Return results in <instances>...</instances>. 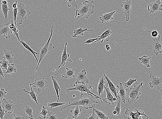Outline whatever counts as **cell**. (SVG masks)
I'll use <instances>...</instances> for the list:
<instances>
[{
	"instance_id": "6f0895ef",
	"label": "cell",
	"mask_w": 162,
	"mask_h": 119,
	"mask_svg": "<svg viewBox=\"0 0 162 119\" xmlns=\"http://www.w3.org/2000/svg\"><path fill=\"white\" fill-rule=\"evenodd\" d=\"M65 119H71V118L70 117H67L66 118H65Z\"/></svg>"
},
{
	"instance_id": "52a82bcc",
	"label": "cell",
	"mask_w": 162,
	"mask_h": 119,
	"mask_svg": "<svg viewBox=\"0 0 162 119\" xmlns=\"http://www.w3.org/2000/svg\"><path fill=\"white\" fill-rule=\"evenodd\" d=\"M150 74V81L149 82V87L154 88L158 91H162V77L159 78L151 74L149 71Z\"/></svg>"
},
{
	"instance_id": "681fc988",
	"label": "cell",
	"mask_w": 162,
	"mask_h": 119,
	"mask_svg": "<svg viewBox=\"0 0 162 119\" xmlns=\"http://www.w3.org/2000/svg\"><path fill=\"white\" fill-rule=\"evenodd\" d=\"M13 12L14 14V23L16 26H17L16 22V19L17 15L18 13V9L17 7L15 8H13Z\"/></svg>"
},
{
	"instance_id": "7402d4cb",
	"label": "cell",
	"mask_w": 162,
	"mask_h": 119,
	"mask_svg": "<svg viewBox=\"0 0 162 119\" xmlns=\"http://www.w3.org/2000/svg\"><path fill=\"white\" fill-rule=\"evenodd\" d=\"M75 71L74 68L69 69L66 67V71L61 76L64 78H71L72 77H75Z\"/></svg>"
},
{
	"instance_id": "9c48e42d",
	"label": "cell",
	"mask_w": 162,
	"mask_h": 119,
	"mask_svg": "<svg viewBox=\"0 0 162 119\" xmlns=\"http://www.w3.org/2000/svg\"><path fill=\"white\" fill-rule=\"evenodd\" d=\"M132 2L131 0H126L121 5L122 8V11L124 14L125 21H129L130 13L132 11Z\"/></svg>"
},
{
	"instance_id": "9a60e30c",
	"label": "cell",
	"mask_w": 162,
	"mask_h": 119,
	"mask_svg": "<svg viewBox=\"0 0 162 119\" xmlns=\"http://www.w3.org/2000/svg\"><path fill=\"white\" fill-rule=\"evenodd\" d=\"M68 43L65 42V48H64L63 51L62 53H61L62 55V60L60 65L58 66V69H60L62 66H65V65L66 62H69L70 63H72V60L70 59L69 55L66 52V46L68 45Z\"/></svg>"
},
{
	"instance_id": "5b68a950",
	"label": "cell",
	"mask_w": 162,
	"mask_h": 119,
	"mask_svg": "<svg viewBox=\"0 0 162 119\" xmlns=\"http://www.w3.org/2000/svg\"><path fill=\"white\" fill-rule=\"evenodd\" d=\"M29 9L28 5H25L22 1L18 4L16 18L19 20V24H22L23 21L26 19L27 16L31 14L32 12Z\"/></svg>"
},
{
	"instance_id": "f546056e",
	"label": "cell",
	"mask_w": 162,
	"mask_h": 119,
	"mask_svg": "<svg viewBox=\"0 0 162 119\" xmlns=\"http://www.w3.org/2000/svg\"><path fill=\"white\" fill-rule=\"evenodd\" d=\"M51 78L53 82V87L57 95V102H58L60 99L59 92L61 91V88L60 87L59 85H58V84L57 81L56 79H55V77L54 76H52L51 77Z\"/></svg>"
},
{
	"instance_id": "8d00e7d4",
	"label": "cell",
	"mask_w": 162,
	"mask_h": 119,
	"mask_svg": "<svg viewBox=\"0 0 162 119\" xmlns=\"http://www.w3.org/2000/svg\"><path fill=\"white\" fill-rule=\"evenodd\" d=\"M135 111L137 115L140 118V119H142L141 116L142 115L144 116V117H146L147 119L149 118V117H148L146 114H145L143 111V109L142 108L136 109Z\"/></svg>"
},
{
	"instance_id": "ac0fdd59",
	"label": "cell",
	"mask_w": 162,
	"mask_h": 119,
	"mask_svg": "<svg viewBox=\"0 0 162 119\" xmlns=\"http://www.w3.org/2000/svg\"><path fill=\"white\" fill-rule=\"evenodd\" d=\"M104 77L105 79L107 80V85H109V87L110 90L112 93H113L114 95L115 96V97L117 99L118 98V94H117V88L116 87L111 80L108 78V77L106 75V74L104 73Z\"/></svg>"
},
{
	"instance_id": "ba28073f",
	"label": "cell",
	"mask_w": 162,
	"mask_h": 119,
	"mask_svg": "<svg viewBox=\"0 0 162 119\" xmlns=\"http://www.w3.org/2000/svg\"><path fill=\"white\" fill-rule=\"evenodd\" d=\"M48 84L49 82L46 81L44 78L39 77L35 80L34 82L32 84V86L37 88L38 92L40 93L41 91H43L48 86Z\"/></svg>"
},
{
	"instance_id": "6da1fadb",
	"label": "cell",
	"mask_w": 162,
	"mask_h": 119,
	"mask_svg": "<svg viewBox=\"0 0 162 119\" xmlns=\"http://www.w3.org/2000/svg\"><path fill=\"white\" fill-rule=\"evenodd\" d=\"M94 96L91 94L81 92L80 98L73 102H69V104L65 107L61 108V111L69 106H83L86 109H92L93 106V103H98L99 102L95 101Z\"/></svg>"
},
{
	"instance_id": "8992f818",
	"label": "cell",
	"mask_w": 162,
	"mask_h": 119,
	"mask_svg": "<svg viewBox=\"0 0 162 119\" xmlns=\"http://www.w3.org/2000/svg\"><path fill=\"white\" fill-rule=\"evenodd\" d=\"M144 83V82H142L139 85H135L134 87L130 88L129 92L127 93L128 96V102L129 104L138 100L139 96L141 95L140 88L143 87Z\"/></svg>"
},
{
	"instance_id": "ab89813d",
	"label": "cell",
	"mask_w": 162,
	"mask_h": 119,
	"mask_svg": "<svg viewBox=\"0 0 162 119\" xmlns=\"http://www.w3.org/2000/svg\"><path fill=\"white\" fill-rule=\"evenodd\" d=\"M8 62L7 60L4 59H2V60L0 62V65H1V67L2 70H7V69Z\"/></svg>"
},
{
	"instance_id": "484cf974",
	"label": "cell",
	"mask_w": 162,
	"mask_h": 119,
	"mask_svg": "<svg viewBox=\"0 0 162 119\" xmlns=\"http://www.w3.org/2000/svg\"><path fill=\"white\" fill-rule=\"evenodd\" d=\"M93 31L94 30L93 29L88 30L87 28L83 29L82 27H81L80 28L74 30L73 31L74 34L72 35V37L73 38H76L78 35H84V32L85 31Z\"/></svg>"
},
{
	"instance_id": "60d3db41",
	"label": "cell",
	"mask_w": 162,
	"mask_h": 119,
	"mask_svg": "<svg viewBox=\"0 0 162 119\" xmlns=\"http://www.w3.org/2000/svg\"><path fill=\"white\" fill-rule=\"evenodd\" d=\"M42 108L41 109V111L40 113V114L43 116V119H46V115L47 113H48L49 110L48 109L46 108L44 106H42Z\"/></svg>"
},
{
	"instance_id": "f6af8a7d",
	"label": "cell",
	"mask_w": 162,
	"mask_h": 119,
	"mask_svg": "<svg viewBox=\"0 0 162 119\" xmlns=\"http://www.w3.org/2000/svg\"><path fill=\"white\" fill-rule=\"evenodd\" d=\"M2 102L0 101V118L3 119L4 115L6 114L4 110L1 106Z\"/></svg>"
},
{
	"instance_id": "c3c4849f",
	"label": "cell",
	"mask_w": 162,
	"mask_h": 119,
	"mask_svg": "<svg viewBox=\"0 0 162 119\" xmlns=\"http://www.w3.org/2000/svg\"><path fill=\"white\" fill-rule=\"evenodd\" d=\"M144 29L148 32L151 33L152 35V37L155 38L157 37L159 35L158 32L156 30H155L152 31H148V30H147L146 28H145V27H144Z\"/></svg>"
},
{
	"instance_id": "44dd1931",
	"label": "cell",
	"mask_w": 162,
	"mask_h": 119,
	"mask_svg": "<svg viewBox=\"0 0 162 119\" xmlns=\"http://www.w3.org/2000/svg\"><path fill=\"white\" fill-rule=\"evenodd\" d=\"M112 34V32L111 31L110 28H109L103 32L101 35L99 36L97 38H99V41H101V43H102L105 40H106L107 41H109L110 35Z\"/></svg>"
},
{
	"instance_id": "bcb514c9",
	"label": "cell",
	"mask_w": 162,
	"mask_h": 119,
	"mask_svg": "<svg viewBox=\"0 0 162 119\" xmlns=\"http://www.w3.org/2000/svg\"><path fill=\"white\" fill-rule=\"evenodd\" d=\"M99 38H91V39H88L86 40L84 42L86 44H90L93 42H97L98 41H99Z\"/></svg>"
},
{
	"instance_id": "e575fe53",
	"label": "cell",
	"mask_w": 162,
	"mask_h": 119,
	"mask_svg": "<svg viewBox=\"0 0 162 119\" xmlns=\"http://www.w3.org/2000/svg\"><path fill=\"white\" fill-rule=\"evenodd\" d=\"M17 69L15 68L14 64L12 63H9L8 64L7 69L5 74H12L14 73H16Z\"/></svg>"
},
{
	"instance_id": "8fae6325",
	"label": "cell",
	"mask_w": 162,
	"mask_h": 119,
	"mask_svg": "<svg viewBox=\"0 0 162 119\" xmlns=\"http://www.w3.org/2000/svg\"><path fill=\"white\" fill-rule=\"evenodd\" d=\"M10 21L8 23L0 25V36L2 35L3 37L8 39L10 38V34H12L9 27Z\"/></svg>"
},
{
	"instance_id": "680465c9",
	"label": "cell",
	"mask_w": 162,
	"mask_h": 119,
	"mask_svg": "<svg viewBox=\"0 0 162 119\" xmlns=\"http://www.w3.org/2000/svg\"><path fill=\"white\" fill-rule=\"evenodd\" d=\"M160 1L162 2V0H160Z\"/></svg>"
},
{
	"instance_id": "b9f144b4",
	"label": "cell",
	"mask_w": 162,
	"mask_h": 119,
	"mask_svg": "<svg viewBox=\"0 0 162 119\" xmlns=\"http://www.w3.org/2000/svg\"><path fill=\"white\" fill-rule=\"evenodd\" d=\"M137 79H134L133 78L129 79L128 81L125 83V86L127 88L131 87L134 83L136 82L137 83Z\"/></svg>"
},
{
	"instance_id": "cb8c5ba5",
	"label": "cell",
	"mask_w": 162,
	"mask_h": 119,
	"mask_svg": "<svg viewBox=\"0 0 162 119\" xmlns=\"http://www.w3.org/2000/svg\"><path fill=\"white\" fill-rule=\"evenodd\" d=\"M104 77L101 78L99 81L98 85L97 93L98 96H100L103 92L105 89V83Z\"/></svg>"
},
{
	"instance_id": "7c38bea8",
	"label": "cell",
	"mask_w": 162,
	"mask_h": 119,
	"mask_svg": "<svg viewBox=\"0 0 162 119\" xmlns=\"http://www.w3.org/2000/svg\"><path fill=\"white\" fill-rule=\"evenodd\" d=\"M117 94L118 97L121 98L123 103H125L128 92L127 88L124 87L121 82L119 83V85L117 86Z\"/></svg>"
},
{
	"instance_id": "277c9868",
	"label": "cell",
	"mask_w": 162,
	"mask_h": 119,
	"mask_svg": "<svg viewBox=\"0 0 162 119\" xmlns=\"http://www.w3.org/2000/svg\"><path fill=\"white\" fill-rule=\"evenodd\" d=\"M74 88H68L66 90L67 93H69L70 91L75 90L77 92H81L91 94L93 95L95 99H99L101 101V103L103 104L102 98L99 97V96L95 95L90 91L91 89H93L92 85L89 84L88 83H82L76 82L74 85Z\"/></svg>"
},
{
	"instance_id": "ee69618b",
	"label": "cell",
	"mask_w": 162,
	"mask_h": 119,
	"mask_svg": "<svg viewBox=\"0 0 162 119\" xmlns=\"http://www.w3.org/2000/svg\"><path fill=\"white\" fill-rule=\"evenodd\" d=\"M7 92L5 91L4 88H2L0 90V100L6 97Z\"/></svg>"
},
{
	"instance_id": "1f68e13d",
	"label": "cell",
	"mask_w": 162,
	"mask_h": 119,
	"mask_svg": "<svg viewBox=\"0 0 162 119\" xmlns=\"http://www.w3.org/2000/svg\"><path fill=\"white\" fill-rule=\"evenodd\" d=\"M19 42L22 44V45L25 48H26L28 50L31 52V53L34 56L36 60V61L38 63V59L37 56H36V55H38L39 54L38 52H36L35 51L33 50L30 48V47L26 43L25 41L23 40H20L19 41Z\"/></svg>"
},
{
	"instance_id": "7dc6e473",
	"label": "cell",
	"mask_w": 162,
	"mask_h": 119,
	"mask_svg": "<svg viewBox=\"0 0 162 119\" xmlns=\"http://www.w3.org/2000/svg\"><path fill=\"white\" fill-rule=\"evenodd\" d=\"M86 119H99L98 117L95 112L93 109V114H90L86 118Z\"/></svg>"
},
{
	"instance_id": "7a4b0ae2",
	"label": "cell",
	"mask_w": 162,
	"mask_h": 119,
	"mask_svg": "<svg viewBox=\"0 0 162 119\" xmlns=\"http://www.w3.org/2000/svg\"><path fill=\"white\" fill-rule=\"evenodd\" d=\"M93 1L89 2L85 1L81 5L79 9L75 12V18L79 19L85 16L86 19H88L89 16L93 14L94 12L95 6L93 4Z\"/></svg>"
},
{
	"instance_id": "d6986e66",
	"label": "cell",
	"mask_w": 162,
	"mask_h": 119,
	"mask_svg": "<svg viewBox=\"0 0 162 119\" xmlns=\"http://www.w3.org/2000/svg\"><path fill=\"white\" fill-rule=\"evenodd\" d=\"M116 13V11H114L109 13H105L100 16L99 18L100 20L102 23L105 22H109V21L112 20L113 19V16L114 14Z\"/></svg>"
},
{
	"instance_id": "db71d44e",
	"label": "cell",
	"mask_w": 162,
	"mask_h": 119,
	"mask_svg": "<svg viewBox=\"0 0 162 119\" xmlns=\"http://www.w3.org/2000/svg\"><path fill=\"white\" fill-rule=\"evenodd\" d=\"M105 48L107 51L110 50L111 49L110 47L109 44H106L105 46Z\"/></svg>"
},
{
	"instance_id": "7bdbcfd3",
	"label": "cell",
	"mask_w": 162,
	"mask_h": 119,
	"mask_svg": "<svg viewBox=\"0 0 162 119\" xmlns=\"http://www.w3.org/2000/svg\"><path fill=\"white\" fill-rule=\"evenodd\" d=\"M46 117L47 119H57V116L55 114V113L49 110L46 115Z\"/></svg>"
},
{
	"instance_id": "3957f363",
	"label": "cell",
	"mask_w": 162,
	"mask_h": 119,
	"mask_svg": "<svg viewBox=\"0 0 162 119\" xmlns=\"http://www.w3.org/2000/svg\"><path fill=\"white\" fill-rule=\"evenodd\" d=\"M50 23H51L52 26L51 29V33L50 34V37L47 41V42L43 47H41L40 50V57L38 60V63L37 67H36L35 72H37V70L38 68L39 65L41 61V60L43 59V58L46 56V55L50 53V51L52 49H54V46H53L52 44L50 43V41H51V38L53 34V28L54 26V24L52 23L51 20H49Z\"/></svg>"
},
{
	"instance_id": "2e32d148",
	"label": "cell",
	"mask_w": 162,
	"mask_h": 119,
	"mask_svg": "<svg viewBox=\"0 0 162 119\" xmlns=\"http://www.w3.org/2000/svg\"><path fill=\"white\" fill-rule=\"evenodd\" d=\"M86 74H87V73H86L85 69L78 73L77 74L76 81L80 83L88 84L89 80L87 78Z\"/></svg>"
},
{
	"instance_id": "9f6ffc18",
	"label": "cell",
	"mask_w": 162,
	"mask_h": 119,
	"mask_svg": "<svg viewBox=\"0 0 162 119\" xmlns=\"http://www.w3.org/2000/svg\"><path fill=\"white\" fill-rule=\"evenodd\" d=\"M38 119H43V117H40V116H39V117H38Z\"/></svg>"
},
{
	"instance_id": "816d5d0a",
	"label": "cell",
	"mask_w": 162,
	"mask_h": 119,
	"mask_svg": "<svg viewBox=\"0 0 162 119\" xmlns=\"http://www.w3.org/2000/svg\"><path fill=\"white\" fill-rule=\"evenodd\" d=\"M4 73L2 71V70L1 67V65H0V76H1L3 78H4Z\"/></svg>"
},
{
	"instance_id": "ffe728a7",
	"label": "cell",
	"mask_w": 162,
	"mask_h": 119,
	"mask_svg": "<svg viewBox=\"0 0 162 119\" xmlns=\"http://www.w3.org/2000/svg\"><path fill=\"white\" fill-rule=\"evenodd\" d=\"M4 56L2 59L6 60L9 63H12L13 61L14 56V52L13 51H10L9 49H4Z\"/></svg>"
},
{
	"instance_id": "d6a6232c",
	"label": "cell",
	"mask_w": 162,
	"mask_h": 119,
	"mask_svg": "<svg viewBox=\"0 0 162 119\" xmlns=\"http://www.w3.org/2000/svg\"><path fill=\"white\" fill-rule=\"evenodd\" d=\"M95 104H93V109L95 112L98 117L99 119H108L109 118L106 115L105 113L104 112L101 111L99 110H97L95 109Z\"/></svg>"
},
{
	"instance_id": "30bf717a",
	"label": "cell",
	"mask_w": 162,
	"mask_h": 119,
	"mask_svg": "<svg viewBox=\"0 0 162 119\" xmlns=\"http://www.w3.org/2000/svg\"><path fill=\"white\" fill-rule=\"evenodd\" d=\"M162 2L157 0L148 5L147 9L150 13H157L162 10Z\"/></svg>"
},
{
	"instance_id": "11a10c76",
	"label": "cell",
	"mask_w": 162,
	"mask_h": 119,
	"mask_svg": "<svg viewBox=\"0 0 162 119\" xmlns=\"http://www.w3.org/2000/svg\"><path fill=\"white\" fill-rule=\"evenodd\" d=\"M1 3H2L5 5H6L8 4V2L7 0H2Z\"/></svg>"
},
{
	"instance_id": "f5cc1de1",
	"label": "cell",
	"mask_w": 162,
	"mask_h": 119,
	"mask_svg": "<svg viewBox=\"0 0 162 119\" xmlns=\"http://www.w3.org/2000/svg\"><path fill=\"white\" fill-rule=\"evenodd\" d=\"M18 2V1H16L12 5L13 8L17 7Z\"/></svg>"
},
{
	"instance_id": "4316f807",
	"label": "cell",
	"mask_w": 162,
	"mask_h": 119,
	"mask_svg": "<svg viewBox=\"0 0 162 119\" xmlns=\"http://www.w3.org/2000/svg\"><path fill=\"white\" fill-rule=\"evenodd\" d=\"M30 92H29L28 91H27L26 89H25V88H24L23 91L25 92L29 93L30 96H31L32 100L34 101L36 104L38 105V104L37 99L38 95L35 93V91L33 89L32 84H30Z\"/></svg>"
},
{
	"instance_id": "f907efd6",
	"label": "cell",
	"mask_w": 162,
	"mask_h": 119,
	"mask_svg": "<svg viewBox=\"0 0 162 119\" xmlns=\"http://www.w3.org/2000/svg\"><path fill=\"white\" fill-rule=\"evenodd\" d=\"M13 118L14 119H24L25 118L24 117L20 115L13 114Z\"/></svg>"
},
{
	"instance_id": "5bb4252c",
	"label": "cell",
	"mask_w": 162,
	"mask_h": 119,
	"mask_svg": "<svg viewBox=\"0 0 162 119\" xmlns=\"http://www.w3.org/2000/svg\"><path fill=\"white\" fill-rule=\"evenodd\" d=\"M3 103L2 104V107L6 113L12 114L15 109V105L13 104V101L11 99L6 100L4 99H3Z\"/></svg>"
},
{
	"instance_id": "4dcf8cb0",
	"label": "cell",
	"mask_w": 162,
	"mask_h": 119,
	"mask_svg": "<svg viewBox=\"0 0 162 119\" xmlns=\"http://www.w3.org/2000/svg\"><path fill=\"white\" fill-rule=\"evenodd\" d=\"M1 12L2 15H3L5 19L7 20L8 17V12L10 10V9L9 7V4H8L6 5L3 4L1 3Z\"/></svg>"
},
{
	"instance_id": "836d02e7",
	"label": "cell",
	"mask_w": 162,
	"mask_h": 119,
	"mask_svg": "<svg viewBox=\"0 0 162 119\" xmlns=\"http://www.w3.org/2000/svg\"><path fill=\"white\" fill-rule=\"evenodd\" d=\"M82 112V109L79 108L78 107V106L77 105L76 107H75L74 110H71L70 112L71 114L73 115L72 118L76 119L78 117L80 114V113Z\"/></svg>"
},
{
	"instance_id": "603a6c76",
	"label": "cell",
	"mask_w": 162,
	"mask_h": 119,
	"mask_svg": "<svg viewBox=\"0 0 162 119\" xmlns=\"http://www.w3.org/2000/svg\"><path fill=\"white\" fill-rule=\"evenodd\" d=\"M121 99L119 97L117 99L116 107L114 108L113 110V115L117 117H120L121 114Z\"/></svg>"
},
{
	"instance_id": "74e56055",
	"label": "cell",
	"mask_w": 162,
	"mask_h": 119,
	"mask_svg": "<svg viewBox=\"0 0 162 119\" xmlns=\"http://www.w3.org/2000/svg\"><path fill=\"white\" fill-rule=\"evenodd\" d=\"M65 1L69 7L78 8V4L75 0H65Z\"/></svg>"
},
{
	"instance_id": "f1b7e54d",
	"label": "cell",
	"mask_w": 162,
	"mask_h": 119,
	"mask_svg": "<svg viewBox=\"0 0 162 119\" xmlns=\"http://www.w3.org/2000/svg\"><path fill=\"white\" fill-rule=\"evenodd\" d=\"M125 113V114L128 116V119H140L137 115L135 111L132 109L126 108Z\"/></svg>"
},
{
	"instance_id": "d4e9b609",
	"label": "cell",
	"mask_w": 162,
	"mask_h": 119,
	"mask_svg": "<svg viewBox=\"0 0 162 119\" xmlns=\"http://www.w3.org/2000/svg\"><path fill=\"white\" fill-rule=\"evenodd\" d=\"M9 27L11 31L12 32V33H13L14 35L17 38L18 41H20V40L19 39V37L18 30L17 28V27L16 26L12 19L10 21Z\"/></svg>"
},
{
	"instance_id": "4fadbf2b",
	"label": "cell",
	"mask_w": 162,
	"mask_h": 119,
	"mask_svg": "<svg viewBox=\"0 0 162 119\" xmlns=\"http://www.w3.org/2000/svg\"><path fill=\"white\" fill-rule=\"evenodd\" d=\"M160 35H159L157 37L155 38L153 45V52L156 56H157L159 54L162 52V43L160 41Z\"/></svg>"
},
{
	"instance_id": "e0dca14e",
	"label": "cell",
	"mask_w": 162,
	"mask_h": 119,
	"mask_svg": "<svg viewBox=\"0 0 162 119\" xmlns=\"http://www.w3.org/2000/svg\"><path fill=\"white\" fill-rule=\"evenodd\" d=\"M105 89L106 91L107 97L105 98H102V101L109 104L113 105L115 103L113 100L114 96L110 92L109 89L105 86Z\"/></svg>"
},
{
	"instance_id": "f35d334b",
	"label": "cell",
	"mask_w": 162,
	"mask_h": 119,
	"mask_svg": "<svg viewBox=\"0 0 162 119\" xmlns=\"http://www.w3.org/2000/svg\"><path fill=\"white\" fill-rule=\"evenodd\" d=\"M65 104L66 103L65 102H64L63 103H59V102H54V103H47V106L51 107V108L52 109L53 108L57 106H62L64 104Z\"/></svg>"
},
{
	"instance_id": "d590c367",
	"label": "cell",
	"mask_w": 162,
	"mask_h": 119,
	"mask_svg": "<svg viewBox=\"0 0 162 119\" xmlns=\"http://www.w3.org/2000/svg\"><path fill=\"white\" fill-rule=\"evenodd\" d=\"M33 109L28 106H26L24 109V113L25 114L29 116V117L30 119L34 118L33 115Z\"/></svg>"
},
{
	"instance_id": "83f0119b",
	"label": "cell",
	"mask_w": 162,
	"mask_h": 119,
	"mask_svg": "<svg viewBox=\"0 0 162 119\" xmlns=\"http://www.w3.org/2000/svg\"><path fill=\"white\" fill-rule=\"evenodd\" d=\"M151 58V57H148L144 55L141 57L139 58L138 59L140 61V63L143 64L145 67L147 68H150V61Z\"/></svg>"
}]
</instances>
